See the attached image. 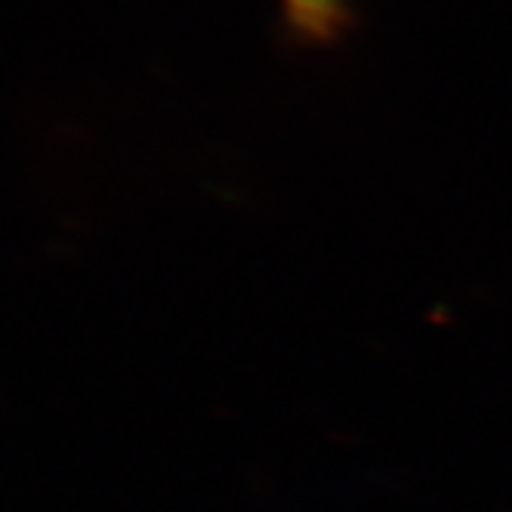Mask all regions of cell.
<instances>
[{"mask_svg": "<svg viewBox=\"0 0 512 512\" xmlns=\"http://www.w3.org/2000/svg\"><path fill=\"white\" fill-rule=\"evenodd\" d=\"M281 16L287 31L309 47L337 44L352 25L349 0H281Z\"/></svg>", "mask_w": 512, "mask_h": 512, "instance_id": "1", "label": "cell"}]
</instances>
